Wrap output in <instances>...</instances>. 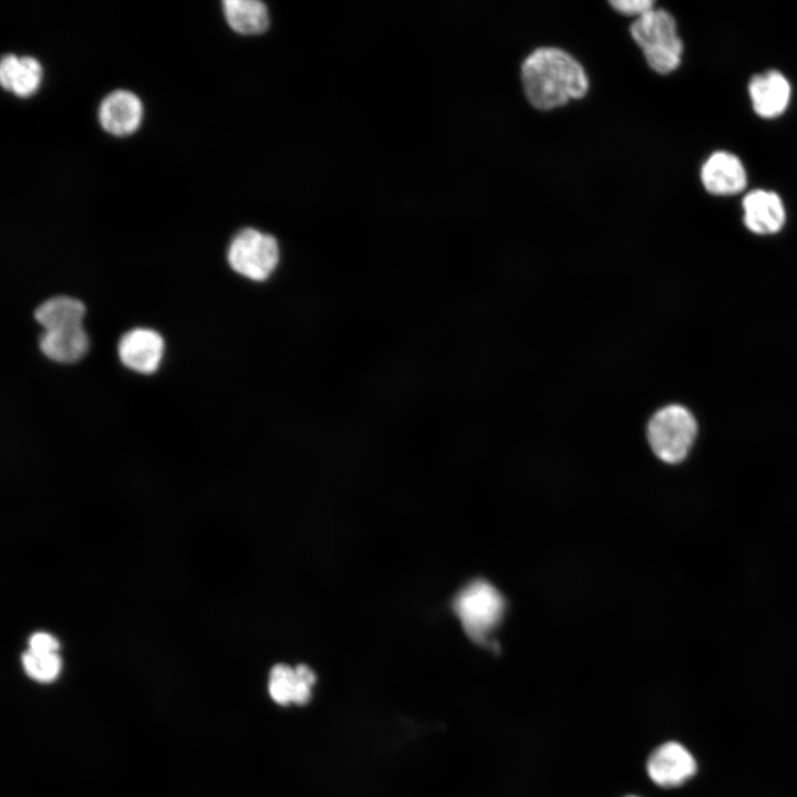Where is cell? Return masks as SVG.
Here are the masks:
<instances>
[{"label":"cell","instance_id":"5b68a950","mask_svg":"<svg viewBox=\"0 0 797 797\" xmlns=\"http://www.w3.org/2000/svg\"><path fill=\"white\" fill-rule=\"evenodd\" d=\"M279 259L276 238L253 228L240 230L227 250L230 268L252 281L267 280L276 270Z\"/></svg>","mask_w":797,"mask_h":797},{"label":"cell","instance_id":"8992f818","mask_svg":"<svg viewBox=\"0 0 797 797\" xmlns=\"http://www.w3.org/2000/svg\"><path fill=\"white\" fill-rule=\"evenodd\" d=\"M646 772L658 786L676 787L695 774L696 762L682 744L666 742L650 754Z\"/></svg>","mask_w":797,"mask_h":797},{"label":"cell","instance_id":"9a60e30c","mask_svg":"<svg viewBox=\"0 0 797 797\" xmlns=\"http://www.w3.org/2000/svg\"><path fill=\"white\" fill-rule=\"evenodd\" d=\"M83 303L74 298L58 296L42 302L34 311L37 322L46 330L81 325Z\"/></svg>","mask_w":797,"mask_h":797},{"label":"cell","instance_id":"4fadbf2b","mask_svg":"<svg viewBox=\"0 0 797 797\" xmlns=\"http://www.w3.org/2000/svg\"><path fill=\"white\" fill-rule=\"evenodd\" d=\"M42 66L33 56L4 54L0 62V83L19 97L33 95L42 81Z\"/></svg>","mask_w":797,"mask_h":797},{"label":"cell","instance_id":"277c9868","mask_svg":"<svg viewBox=\"0 0 797 797\" xmlns=\"http://www.w3.org/2000/svg\"><path fill=\"white\" fill-rule=\"evenodd\" d=\"M697 434L692 413L681 405L660 408L648 425V441L658 458L676 464L687 456Z\"/></svg>","mask_w":797,"mask_h":797},{"label":"cell","instance_id":"9c48e42d","mask_svg":"<svg viewBox=\"0 0 797 797\" xmlns=\"http://www.w3.org/2000/svg\"><path fill=\"white\" fill-rule=\"evenodd\" d=\"M754 112L763 118H775L787 110L791 86L787 77L777 70L755 74L747 86Z\"/></svg>","mask_w":797,"mask_h":797},{"label":"cell","instance_id":"52a82bcc","mask_svg":"<svg viewBox=\"0 0 797 797\" xmlns=\"http://www.w3.org/2000/svg\"><path fill=\"white\" fill-rule=\"evenodd\" d=\"M315 682L317 675L307 664H298L292 667L279 663L270 670L268 693L271 700L280 706L306 705L312 697Z\"/></svg>","mask_w":797,"mask_h":797},{"label":"cell","instance_id":"7c38bea8","mask_svg":"<svg viewBox=\"0 0 797 797\" xmlns=\"http://www.w3.org/2000/svg\"><path fill=\"white\" fill-rule=\"evenodd\" d=\"M744 224L757 235L778 232L786 221V209L780 196L766 189L748 192L742 201Z\"/></svg>","mask_w":797,"mask_h":797},{"label":"cell","instance_id":"5bb4252c","mask_svg":"<svg viewBox=\"0 0 797 797\" xmlns=\"http://www.w3.org/2000/svg\"><path fill=\"white\" fill-rule=\"evenodd\" d=\"M89 339L81 325L46 330L39 338L41 352L52 361L73 363L86 352Z\"/></svg>","mask_w":797,"mask_h":797},{"label":"cell","instance_id":"3957f363","mask_svg":"<svg viewBox=\"0 0 797 797\" xmlns=\"http://www.w3.org/2000/svg\"><path fill=\"white\" fill-rule=\"evenodd\" d=\"M505 608L501 593L482 579L466 584L453 600L454 612L466 634L483 645L488 644L491 632L503 620Z\"/></svg>","mask_w":797,"mask_h":797},{"label":"cell","instance_id":"30bf717a","mask_svg":"<svg viewBox=\"0 0 797 797\" xmlns=\"http://www.w3.org/2000/svg\"><path fill=\"white\" fill-rule=\"evenodd\" d=\"M164 342L159 333L146 328L127 331L118 341L121 362L138 373L154 372L161 362Z\"/></svg>","mask_w":797,"mask_h":797},{"label":"cell","instance_id":"2e32d148","mask_svg":"<svg viewBox=\"0 0 797 797\" xmlns=\"http://www.w3.org/2000/svg\"><path fill=\"white\" fill-rule=\"evenodd\" d=\"M222 11L229 27L241 34L263 32L268 24V11L258 0H225Z\"/></svg>","mask_w":797,"mask_h":797},{"label":"cell","instance_id":"7a4b0ae2","mask_svg":"<svg viewBox=\"0 0 797 797\" xmlns=\"http://www.w3.org/2000/svg\"><path fill=\"white\" fill-rule=\"evenodd\" d=\"M630 32L654 72L665 75L680 66L683 42L671 13L652 9L632 22Z\"/></svg>","mask_w":797,"mask_h":797},{"label":"cell","instance_id":"ac0fdd59","mask_svg":"<svg viewBox=\"0 0 797 797\" xmlns=\"http://www.w3.org/2000/svg\"><path fill=\"white\" fill-rule=\"evenodd\" d=\"M609 3L618 12L636 18L654 9L652 0H613Z\"/></svg>","mask_w":797,"mask_h":797},{"label":"cell","instance_id":"6da1fadb","mask_svg":"<svg viewBox=\"0 0 797 797\" xmlns=\"http://www.w3.org/2000/svg\"><path fill=\"white\" fill-rule=\"evenodd\" d=\"M521 81L527 100L540 111L581 99L589 90L583 66L571 54L553 46L538 48L524 60Z\"/></svg>","mask_w":797,"mask_h":797},{"label":"cell","instance_id":"ffe728a7","mask_svg":"<svg viewBox=\"0 0 797 797\" xmlns=\"http://www.w3.org/2000/svg\"><path fill=\"white\" fill-rule=\"evenodd\" d=\"M627 797H639V796H627Z\"/></svg>","mask_w":797,"mask_h":797},{"label":"cell","instance_id":"8fae6325","mask_svg":"<svg viewBox=\"0 0 797 797\" xmlns=\"http://www.w3.org/2000/svg\"><path fill=\"white\" fill-rule=\"evenodd\" d=\"M143 118V104L131 91L116 90L107 94L99 107L102 128L115 136L134 133Z\"/></svg>","mask_w":797,"mask_h":797},{"label":"cell","instance_id":"ba28073f","mask_svg":"<svg viewBox=\"0 0 797 797\" xmlns=\"http://www.w3.org/2000/svg\"><path fill=\"white\" fill-rule=\"evenodd\" d=\"M701 182L705 190L712 195L732 196L745 189L747 173L735 154L716 151L703 163Z\"/></svg>","mask_w":797,"mask_h":797},{"label":"cell","instance_id":"d6986e66","mask_svg":"<svg viewBox=\"0 0 797 797\" xmlns=\"http://www.w3.org/2000/svg\"><path fill=\"white\" fill-rule=\"evenodd\" d=\"M28 650L38 653H58L59 641L50 633L38 631L30 635Z\"/></svg>","mask_w":797,"mask_h":797},{"label":"cell","instance_id":"e0dca14e","mask_svg":"<svg viewBox=\"0 0 797 797\" xmlns=\"http://www.w3.org/2000/svg\"><path fill=\"white\" fill-rule=\"evenodd\" d=\"M21 663L25 674L41 683L54 681L62 669L59 653H38L27 650L21 656Z\"/></svg>","mask_w":797,"mask_h":797}]
</instances>
